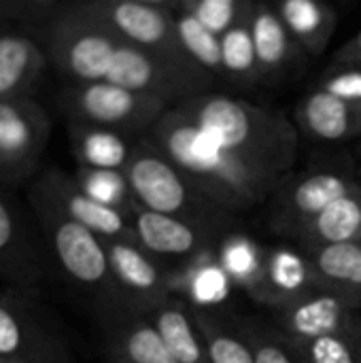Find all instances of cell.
I'll return each instance as SVG.
<instances>
[{
  "instance_id": "6da1fadb",
  "label": "cell",
  "mask_w": 361,
  "mask_h": 363,
  "mask_svg": "<svg viewBox=\"0 0 361 363\" xmlns=\"http://www.w3.org/2000/svg\"><path fill=\"white\" fill-rule=\"evenodd\" d=\"M213 206L240 213L281 187L211 140L179 106H170L145 136Z\"/></svg>"
},
{
  "instance_id": "7a4b0ae2",
  "label": "cell",
  "mask_w": 361,
  "mask_h": 363,
  "mask_svg": "<svg viewBox=\"0 0 361 363\" xmlns=\"http://www.w3.org/2000/svg\"><path fill=\"white\" fill-rule=\"evenodd\" d=\"M179 106L211 140L283 187L298 153V130L277 108L223 94H202Z\"/></svg>"
},
{
  "instance_id": "3957f363",
  "label": "cell",
  "mask_w": 361,
  "mask_h": 363,
  "mask_svg": "<svg viewBox=\"0 0 361 363\" xmlns=\"http://www.w3.org/2000/svg\"><path fill=\"white\" fill-rule=\"evenodd\" d=\"M28 202L62 272L77 287L91 294L102 304L104 313L130 311L115 285L104 240L66 217L34 185L28 191Z\"/></svg>"
},
{
  "instance_id": "277c9868",
  "label": "cell",
  "mask_w": 361,
  "mask_h": 363,
  "mask_svg": "<svg viewBox=\"0 0 361 363\" xmlns=\"http://www.w3.org/2000/svg\"><path fill=\"white\" fill-rule=\"evenodd\" d=\"M123 172L138 208L185 217L219 228L230 215L213 206L200 191H196L183 172L147 138L136 140L132 160Z\"/></svg>"
},
{
  "instance_id": "5b68a950",
  "label": "cell",
  "mask_w": 361,
  "mask_h": 363,
  "mask_svg": "<svg viewBox=\"0 0 361 363\" xmlns=\"http://www.w3.org/2000/svg\"><path fill=\"white\" fill-rule=\"evenodd\" d=\"M57 106L66 115L68 123L109 128L128 136H147L172 104L155 96L113 85L109 81H96L68 83L57 94Z\"/></svg>"
},
{
  "instance_id": "8992f818",
  "label": "cell",
  "mask_w": 361,
  "mask_h": 363,
  "mask_svg": "<svg viewBox=\"0 0 361 363\" xmlns=\"http://www.w3.org/2000/svg\"><path fill=\"white\" fill-rule=\"evenodd\" d=\"M121 40L102 23L70 4L51 15L47 30V57L70 83L104 81Z\"/></svg>"
},
{
  "instance_id": "52a82bcc",
  "label": "cell",
  "mask_w": 361,
  "mask_h": 363,
  "mask_svg": "<svg viewBox=\"0 0 361 363\" xmlns=\"http://www.w3.org/2000/svg\"><path fill=\"white\" fill-rule=\"evenodd\" d=\"M85 15L111 30L119 40L181 66H196L183 51L174 2L170 0H89L77 4Z\"/></svg>"
},
{
  "instance_id": "ba28073f",
  "label": "cell",
  "mask_w": 361,
  "mask_h": 363,
  "mask_svg": "<svg viewBox=\"0 0 361 363\" xmlns=\"http://www.w3.org/2000/svg\"><path fill=\"white\" fill-rule=\"evenodd\" d=\"M113 85L181 104L209 94L213 77L198 66H181L121 40L106 79Z\"/></svg>"
},
{
  "instance_id": "9c48e42d",
  "label": "cell",
  "mask_w": 361,
  "mask_h": 363,
  "mask_svg": "<svg viewBox=\"0 0 361 363\" xmlns=\"http://www.w3.org/2000/svg\"><path fill=\"white\" fill-rule=\"evenodd\" d=\"M51 136V119L34 98L0 100V183L32 177Z\"/></svg>"
},
{
  "instance_id": "30bf717a",
  "label": "cell",
  "mask_w": 361,
  "mask_h": 363,
  "mask_svg": "<svg viewBox=\"0 0 361 363\" xmlns=\"http://www.w3.org/2000/svg\"><path fill=\"white\" fill-rule=\"evenodd\" d=\"M357 191H361L360 179L345 170L323 168L306 172L279 189L270 221L272 230L294 240L309 221H313L334 202Z\"/></svg>"
},
{
  "instance_id": "8fae6325",
  "label": "cell",
  "mask_w": 361,
  "mask_h": 363,
  "mask_svg": "<svg viewBox=\"0 0 361 363\" xmlns=\"http://www.w3.org/2000/svg\"><path fill=\"white\" fill-rule=\"evenodd\" d=\"M277 313V330L291 340L353 334L361 323V298L317 287Z\"/></svg>"
},
{
  "instance_id": "7c38bea8",
  "label": "cell",
  "mask_w": 361,
  "mask_h": 363,
  "mask_svg": "<svg viewBox=\"0 0 361 363\" xmlns=\"http://www.w3.org/2000/svg\"><path fill=\"white\" fill-rule=\"evenodd\" d=\"M0 363H70V357L21 300L0 294Z\"/></svg>"
},
{
  "instance_id": "4fadbf2b",
  "label": "cell",
  "mask_w": 361,
  "mask_h": 363,
  "mask_svg": "<svg viewBox=\"0 0 361 363\" xmlns=\"http://www.w3.org/2000/svg\"><path fill=\"white\" fill-rule=\"evenodd\" d=\"M132 230L134 240L140 249H145L155 259L160 257H181L191 259L206 249H213L219 240V225L160 215L145 208H134L132 213Z\"/></svg>"
},
{
  "instance_id": "5bb4252c",
  "label": "cell",
  "mask_w": 361,
  "mask_h": 363,
  "mask_svg": "<svg viewBox=\"0 0 361 363\" xmlns=\"http://www.w3.org/2000/svg\"><path fill=\"white\" fill-rule=\"evenodd\" d=\"M36 189L43 191V196L57 206L66 217L77 221L79 225L87 228L102 240H134L132 219L115 208H109L94 198H89L72 179V174H66L62 170H45L40 179L34 183Z\"/></svg>"
},
{
  "instance_id": "9a60e30c",
  "label": "cell",
  "mask_w": 361,
  "mask_h": 363,
  "mask_svg": "<svg viewBox=\"0 0 361 363\" xmlns=\"http://www.w3.org/2000/svg\"><path fill=\"white\" fill-rule=\"evenodd\" d=\"M115 285L130 311L149 313L170 298L168 272L160 262L128 240H104Z\"/></svg>"
},
{
  "instance_id": "2e32d148",
  "label": "cell",
  "mask_w": 361,
  "mask_h": 363,
  "mask_svg": "<svg viewBox=\"0 0 361 363\" xmlns=\"http://www.w3.org/2000/svg\"><path fill=\"white\" fill-rule=\"evenodd\" d=\"M102 347L111 363H177L153 321L138 311L104 313Z\"/></svg>"
},
{
  "instance_id": "e0dca14e",
  "label": "cell",
  "mask_w": 361,
  "mask_h": 363,
  "mask_svg": "<svg viewBox=\"0 0 361 363\" xmlns=\"http://www.w3.org/2000/svg\"><path fill=\"white\" fill-rule=\"evenodd\" d=\"M251 34L262 83L277 85L289 79L302 55H306L287 32L277 9L270 4L255 2V9L251 13Z\"/></svg>"
},
{
  "instance_id": "ac0fdd59",
  "label": "cell",
  "mask_w": 361,
  "mask_h": 363,
  "mask_svg": "<svg viewBox=\"0 0 361 363\" xmlns=\"http://www.w3.org/2000/svg\"><path fill=\"white\" fill-rule=\"evenodd\" d=\"M298 128L313 140L343 143L361 136V100L313 89L296 106Z\"/></svg>"
},
{
  "instance_id": "d6986e66",
  "label": "cell",
  "mask_w": 361,
  "mask_h": 363,
  "mask_svg": "<svg viewBox=\"0 0 361 363\" xmlns=\"http://www.w3.org/2000/svg\"><path fill=\"white\" fill-rule=\"evenodd\" d=\"M0 277L21 287H32L43 277V262L26 221L4 189H0Z\"/></svg>"
},
{
  "instance_id": "ffe728a7",
  "label": "cell",
  "mask_w": 361,
  "mask_h": 363,
  "mask_svg": "<svg viewBox=\"0 0 361 363\" xmlns=\"http://www.w3.org/2000/svg\"><path fill=\"white\" fill-rule=\"evenodd\" d=\"M170 294L198 311H213L228 302L234 283L221 268L215 247L187 259L179 270L168 272Z\"/></svg>"
},
{
  "instance_id": "44dd1931",
  "label": "cell",
  "mask_w": 361,
  "mask_h": 363,
  "mask_svg": "<svg viewBox=\"0 0 361 363\" xmlns=\"http://www.w3.org/2000/svg\"><path fill=\"white\" fill-rule=\"evenodd\" d=\"M317 289L309 255L287 247L266 249V272L257 304L281 311Z\"/></svg>"
},
{
  "instance_id": "7402d4cb",
  "label": "cell",
  "mask_w": 361,
  "mask_h": 363,
  "mask_svg": "<svg viewBox=\"0 0 361 363\" xmlns=\"http://www.w3.org/2000/svg\"><path fill=\"white\" fill-rule=\"evenodd\" d=\"M49 57L28 34L0 32V100L30 98Z\"/></svg>"
},
{
  "instance_id": "603a6c76",
  "label": "cell",
  "mask_w": 361,
  "mask_h": 363,
  "mask_svg": "<svg viewBox=\"0 0 361 363\" xmlns=\"http://www.w3.org/2000/svg\"><path fill=\"white\" fill-rule=\"evenodd\" d=\"M68 136L77 166L91 170L123 172L136 147L123 132L85 123H68Z\"/></svg>"
},
{
  "instance_id": "cb8c5ba5",
  "label": "cell",
  "mask_w": 361,
  "mask_h": 363,
  "mask_svg": "<svg viewBox=\"0 0 361 363\" xmlns=\"http://www.w3.org/2000/svg\"><path fill=\"white\" fill-rule=\"evenodd\" d=\"M177 363H209L206 347L194 319V311L177 296L166 298L153 311L145 313Z\"/></svg>"
},
{
  "instance_id": "d4e9b609",
  "label": "cell",
  "mask_w": 361,
  "mask_h": 363,
  "mask_svg": "<svg viewBox=\"0 0 361 363\" xmlns=\"http://www.w3.org/2000/svg\"><path fill=\"white\" fill-rule=\"evenodd\" d=\"M361 240V191L347 196L309 221L294 238L302 253Z\"/></svg>"
},
{
  "instance_id": "484cf974",
  "label": "cell",
  "mask_w": 361,
  "mask_h": 363,
  "mask_svg": "<svg viewBox=\"0 0 361 363\" xmlns=\"http://www.w3.org/2000/svg\"><path fill=\"white\" fill-rule=\"evenodd\" d=\"M274 9L304 53L319 55L328 49L338 26V15L330 4L317 0H285Z\"/></svg>"
},
{
  "instance_id": "4316f807",
  "label": "cell",
  "mask_w": 361,
  "mask_h": 363,
  "mask_svg": "<svg viewBox=\"0 0 361 363\" xmlns=\"http://www.w3.org/2000/svg\"><path fill=\"white\" fill-rule=\"evenodd\" d=\"M215 255L234 287L257 302L266 272V247L247 234H226L215 245Z\"/></svg>"
},
{
  "instance_id": "83f0119b",
  "label": "cell",
  "mask_w": 361,
  "mask_h": 363,
  "mask_svg": "<svg viewBox=\"0 0 361 363\" xmlns=\"http://www.w3.org/2000/svg\"><path fill=\"white\" fill-rule=\"evenodd\" d=\"M317 287L361 298V240L309 253Z\"/></svg>"
},
{
  "instance_id": "f1b7e54d",
  "label": "cell",
  "mask_w": 361,
  "mask_h": 363,
  "mask_svg": "<svg viewBox=\"0 0 361 363\" xmlns=\"http://www.w3.org/2000/svg\"><path fill=\"white\" fill-rule=\"evenodd\" d=\"M191 311L206 347L209 363H255L251 347L240 332V325L223 321L213 311Z\"/></svg>"
},
{
  "instance_id": "f546056e",
  "label": "cell",
  "mask_w": 361,
  "mask_h": 363,
  "mask_svg": "<svg viewBox=\"0 0 361 363\" xmlns=\"http://www.w3.org/2000/svg\"><path fill=\"white\" fill-rule=\"evenodd\" d=\"M221 64L223 79L232 81L234 85L251 87L253 83H262L251 34V15L221 36Z\"/></svg>"
},
{
  "instance_id": "4dcf8cb0",
  "label": "cell",
  "mask_w": 361,
  "mask_h": 363,
  "mask_svg": "<svg viewBox=\"0 0 361 363\" xmlns=\"http://www.w3.org/2000/svg\"><path fill=\"white\" fill-rule=\"evenodd\" d=\"M174 26L179 43L185 55L213 79H223V64H221V36L206 30L196 17L177 9L174 2Z\"/></svg>"
},
{
  "instance_id": "1f68e13d",
  "label": "cell",
  "mask_w": 361,
  "mask_h": 363,
  "mask_svg": "<svg viewBox=\"0 0 361 363\" xmlns=\"http://www.w3.org/2000/svg\"><path fill=\"white\" fill-rule=\"evenodd\" d=\"M72 179L96 202L132 217V213L136 208V202H134L130 183L126 179V172L91 170V168H79L77 166V170L72 172Z\"/></svg>"
},
{
  "instance_id": "d6a6232c",
  "label": "cell",
  "mask_w": 361,
  "mask_h": 363,
  "mask_svg": "<svg viewBox=\"0 0 361 363\" xmlns=\"http://www.w3.org/2000/svg\"><path fill=\"white\" fill-rule=\"evenodd\" d=\"M251 0H179L177 9L196 17L206 30L217 36L228 34L236 23L253 13Z\"/></svg>"
},
{
  "instance_id": "836d02e7",
  "label": "cell",
  "mask_w": 361,
  "mask_h": 363,
  "mask_svg": "<svg viewBox=\"0 0 361 363\" xmlns=\"http://www.w3.org/2000/svg\"><path fill=\"white\" fill-rule=\"evenodd\" d=\"M245 334L255 363H304L287 336L277 328H266L260 323H238Z\"/></svg>"
},
{
  "instance_id": "e575fe53",
  "label": "cell",
  "mask_w": 361,
  "mask_h": 363,
  "mask_svg": "<svg viewBox=\"0 0 361 363\" xmlns=\"http://www.w3.org/2000/svg\"><path fill=\"white\" fill-rule=\"evenodd\" d=\"M357 332V330H355ZM353 334H334L313 340H291L304 363H360L357 340Z\"/></svg>"
},
{
  "instance_id": "d590c367",
  "label": "cell",
  "mask_w": 361,
  "mask_h": 363,
  "mask_svg": "<svg viewBox=\"0 0 361 363\" xmlns=\"http://www.w3.org/2000/svg\"><path fill=\"white\" fill-rule=\"evenodd\" d=\"M319 89L347 98V100H361V68L349 66V68H330L328 74L321 79Z\"/></svg>"
},
{
  "instance_id": "8d00e7d4",
  "label": "cell",
  "mask_w": 361,
  "mask_h": 363,
  "mask_svg": "<svg viewBox=\"0 0 361 363\" xmlns=\"http://www.w3.org/2000/svg\"><path fill=\"white\" fill-rule=\"evenodd\" d=\"M360 66L361 68V32H357L351 40H347L334 55L330 68H349Z\"/></svg>"
},
{
  "instance_id": "74e56055",
  "label": "cell",
  "mask_w": 361,
  "mask_h": 363,
  "mask_svg": "<svg viewBox=\"0 0 361 363\" xmlns=\"http://www.w3.org/2000/svg\"><path fill=\"white\" fill-rule=\"evenodd\" d=\"M355 340H357V359L361 363V323L360 328H357V332H355Z\"/></svg>"
},
{
  "instance_id": "f35d334b",
  "label": "cell",
  "mask_w": 361,
  "mask_h": 363,
  "mask_svg": "<svg viewBox=\"0 0 361 363\" xmlns=\"http://www.w3.org/2000/svg\"><path fill=\"white\" fill-rule=\"evenodd\" d=\"M357 179H360V183H361V164H360V170H357Z\"/></svg>"
},
{
  "instance_id": "ab89813d",
  "label": "cell",
  "mask_w": 361,
  "mask_h": 363,
  "mask_svg": "<svg viewBox=\"0 0 361 363\" xmlns=\"http://www.w3.org/2000/svg\"><path fill=\"white\" fill-rule=\"evenodd\" d=\"M0 19H2V13H0Z\"/></svg>"
}]
</instances>
